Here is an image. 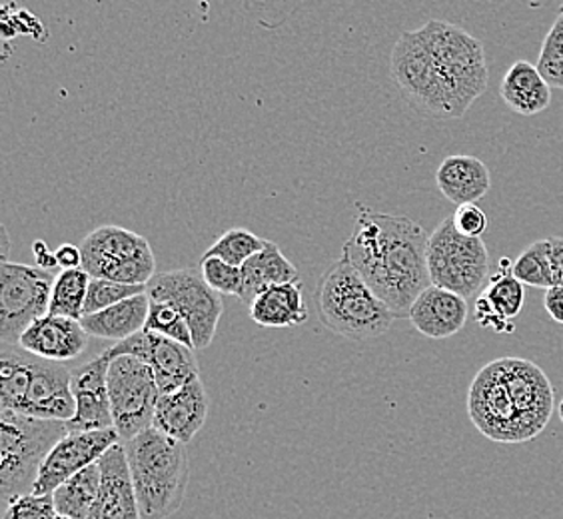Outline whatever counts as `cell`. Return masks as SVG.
<instances>
[{"instance_id": "1", "label": "cell", "mask_w": 563, "mask_h": 519, "mask_svg": "<svg viewBox=\"0 0 563 519\" xmlns=\"http://www.w3.org/2000/svg\"><path fill=\"white\" fill-rule=\"evenodd\" d=\"M428 239L412 218L360 206L356 232L344 242L342 258L362 274L396 318H408L418 296L432 286Z\"/></svg>"}, {"instance_id": "2", "label": "cell", "mask_w": 563, "mask_h": 519, "mask_svg": "<svg viewBox=\"0 0 563 519\" xmlns=\"http://www.w3.org/2000/svg\"><path fill=\"white\" fill-rule=\"evenodd\" d=\"M0 408L38 420L70 422L76 413L73 369L2 342Z\"/></svg>"}, {"instance_id": "3", "label": "cell", "mask_w": 563, "mask_h": 519, "mask_svg": "<svg viewBox=\"0 0 563 519\" xmlns=\"http://www.w3.org/2000/svg\"><path fill=\"white\" fill-rule=\"evenodd\" d=\"M142 519H166L183 508L190 465L186 444L148 428L124 442Z\"/></svg>"}, {"instance_id": "4", "label": "cell", "mask_w": 563, "mask_h": 519, "mask_svg": "<svg viewBox=\"0 0 563 519\" xmlns=\"http://www.w3.org/2000/svg\"><path fill=\"white\" fill-rule=\"evenodd\" d=\"M316 303L322 324L346 340L364 342L386 334L396 314L382 302L362 274L340 258L316 286Z\"/></svg>"}, {"instance_id": "5", "label": "cell", "mask_w": 563, "mask_h": 519, "mask_svg": "<svg viewBox=\"0 0 563 519\" xmlns=\"http://www.w3.org/2000/svg\"><path fill=\"white\" fill-rule=\"evenodd\" d=\"M68 433L66 422L0 411V498L33 494L46 455Z\"/></svg>"}, {"instance_id": "6", "label": "cell", "mask_w": 563, "mask_h": 519, "mask_svg": "<svg viewBox=\"0 0 563 519\" xmlns=\"http://www.w3.org/2000/svg\"><path fill=\"white\" fill-rule=\"evenodd\" d=\"M418 33L444 75L454 97L457 117L462 119L488 88L489 73L484 44L452 22L428 21L422 29H418Z\"/></svg>"}, {"instance_id": "7", "label": "cell", "mask_w": 563, "mask_h": 519, "mask_svg": "<svg viewBox=\"0 0 563 519\" xmlns=\"http://www.w3.org/2000/svg\"><path fill=\"white\" fill-rule=\"evenodd\" d=\"M428 270L433 286L470 300L488 286L492 276L488 246L482 239L460 234L452 217L444 218L428 239Z\"/></svg>"}, {"instance_id": "8", "label": "cell", "mask_w": 563, "mask_h": 519, "mask_svg": "<svg viewBox=\"0 0 563 519\" xmlns=\"http://www.w3.org/2000/svg\"><path fill=\"white\" fill-rule=\"evenodd\" d=\"M80 252L90 278L146 286L158 274L151 242L126 228L98 227L80 242Z\"/></svg>"}, {"instance_id": "9", "label": "cell", "mask_w": 563, "mask_h": 519, "mask_svg": "<svg viewBox=\"0 0 563 519\" xmlns=\"http://www.w3.org/2000/svg\"><path fill=\"white\" fill-rule=\"evenodd\" d=\"M390 70L394 82L412 107L438 119H460L444 75L418 31L401 34L394 44Z\"/></svg>"}, {"instance_id": "10", "label": "cell", "mask_w": 563, "mask_h": 519, "mask_svg": "<svg viewBox=\"0 0 563 519\" xmlns=\"http://www.w3.org/2000/svg\"><path fill=\"white\" fill-rule=\"evenodd\" d=\"M146 294L151 300L170 303L185 316L196 350H205L212 344L220 318L224 314V302L222 296L208 286L202 272L195 268L158 272L146 284Z\"/></svg>"}, {"instance_id": "11", "label": "cell", "mask_w": 563, "mask_h": 519, "mask_svg": "<svg viewBox=\"0 0 563 519\" xmlns=\"http://www.w3.org/2000/svg\"><path fill=\"white\" fill-rule=\"evenodd\" d=\"M109 396L114 430L124 444L152 428L163 391L148 364L139 357L119 356L110 362Z\"/></svg>"}, {"instance_id": "12", "label": "cell", "mask_w": 563, "mask_h": 519, "mask_svg": "<svg viewBox=\"0 0 563 519\" xmlns=\"http://www.w3.org/2000/svg\"><path fill=\"white\" fill-rule=\"evenodd\" d=\"M55 272L38 266L2 262L0 266V340L19 344L22 332L34 320L48 314Z\"/></svg>"}, {"instance_id": "13", "label": "cell", "mask_w": 563, "mask_h": 519, "mask_svg": "<svg viewBox=\"0 0 563 519\" xmlns=\"http://www.w3.org/2000/svg\"><path fill=\"white\" fill-rule=\"evenodd\" d=\"M467 413L477 432L492 442L521 444L530 440L518 401L501 368V360H494L477 372L467 391Z\"/></svg>"}, {"instance_id": "14", "label": "cell", "mask_w": 563, "mask_h": 519, "mask_svg": "<svg viewBox=\"0 0 563 519\" xmlns=\"http://www.w3.org/2000/svg\"><path fill=\"white\" fill-rule=\"evenodd\" d=\"M107 354L112 360L119 356H134L148 364L163 394L180 388L186 382L200 376L192 347L148 330H142L129 340L107 347Z\"/></svg>"}, {"instance_id": "15", "label": "cell", "mask_w": 563, "mask_h": 519, "mask_svg": "<svg viewBox=\"0 0 563 519\" xmlns=\"http://www.w3.org/2000/svg\"><path fill=\"white\" fill-rule=\"evenodd\" d=\"M117 444H120V435L114 428L66 433L53 448V452L46 455L33 494L53 496L56 487L63 486L66 479L76 476L78 472L87 470L88 465L97 464Z\"/></svg>"}, {"instance_id": "16", "label": "cell", "mask_w": 563, "mask_h": 519, "mask_svg": "<svg viewBox=\"0 0 563 519\" xmlns=\"http://www.w3.org/2000/svg\"><path fill=\"white\" fill-rule=\"evenodd\" d=\"M112 357L107 350L100 356L73 369V394L76 413L68 432H92L114 428L109 396V368Z\"/></svg>"}, {"instance_id": "17", "label": "cell", "mask_w": 563, "mask_h": 519, "mask_svg": "<svg viewBox=\"0 0 563 519\" xmlns=\"http://www.w3.org/2000/svg\"><path fill=\"white\" fill-rule=\"evenodd\" d=\"M208 406L210 400H208L207 388L198 376L186 382L185 386L161 396L154 411L152 428L173 440L188 444L196 433L205 428Z\"/></svg>"}, {"instance_id": "18", "label": "cell", "mask_w": 563, "mask_h": 519, "mask_svg": "<svg viewBox=\"0 0 563 519\" xmlns=\"http://www.w3.org/2000/svg\"><path fill=\"white\" fill-rule=\"evenodd\" d=\"M98 465L100 489L95 509L88 519H142L124 444L120 442L112 445L98 460Z\"/></svg>"}, {"instance_id": "19", "label": "cell", "mask_w": 563, "mask_h": 519, "mask_svg": "<svg viewBox=\"0 0 563 519\" xmlns=\"http://www.w3.org/2000/svg\"><path fill=\"white\" fill-rule=\"evenodd\" d=\"M88 338L90 335L80 324V320L46 314L34 320L33 324L22 332L16 346L31 352L34 356L65 364L68 360H76L87 350Z\"/></svg>"}, {"instance_id": "20", "label": "cell", "mask_w": 563, "mask_h": 519, "mask_svg": "<svg viewBox=\"0 0 563 519\" xmlns=\"http://www.w3.org/2000/svg\"><path fill=\"white\" fill-rule=\"evenodd\" d=\"M467 312L466 298L432 284L418 296L408 320L426 338L445 340L462 332L467 322Z\"/></svg>"}, {"instance_id": "21", "label": "cell", "mask_w": 563, "mask_h": 519, "mask_svg": "<svg viewBox=\"0 0 563 519\" xmlns=\"http://www.w3.org/2000/svg\"><path fill=\"white\" fill-rule=\"evenodd\" d=\"M435 185L452 205H477L492 188L488 166L476 156H448L435 170Z\"/></svg>"}, {"instance_id": "22", "label": "cell", "mask_w": 563, "mask_h": 519, "mask_svg": "<svg viewBox=\"0 0 563 519\" xmlns=\"http://www.w3.org/2000/svg\"><path fill=\"white\" fill-rule=\"evenodd\" d=\"M148 312H151V296L142 292L124 302L114 303L97 314L82 316L80 324L87 330L88 335L122 342L146 328Z\"/></svg>"}, {"instance_id": "23", "label": "cell", "mask_w": 563, "mask_h": 519, "mask_svg": "<svg viewBox=\"0 0 563 519\" xmlns=\"http://www.w3.org/2000/svg\"><path fill=\"white\" fill-rule=\"evenodd\" d=\"M499 97L509 109L521 117L540 114L552 104V87L543 78L538 66L518 60L509 66L499 87Z\"/></svg>"}, {"instance_id": "24", "label": "cell", "mask_w": 563, "mask_h": 519, "mask_svg": "<svg viewBox=\"0 0 563 519\" xmlns=\"http://www.w3.org/2000/svg\"><path fill=\"white\" fill-rule=\"evenodd\" d=\"M252 322L262 328H294L308 322V306L303 302L300 280L272 286L250 303Z\"/></svg>"}, {"instance_id": "25", "label": "cell", "mask_w": 563, "mask_h": 519, "mask_svg": "<svg viewBox=\"0 0 563 519\" xmlns=\"http://www.w3.org/2000/svg\"><path fill=\"white\" fill-rule=\"evenodd\" d=\"M242 280L244 286L240 300L250 306L272 286L298 280V270L292 262L282 254L276 242L266 240V246L242 266Z\"/></svg>"}, {"instance_id": "26", "label": "cell", "mask_w": 563, "mask_h": 519, "mask_svg": "<svg viewBox=\"0 0 563 519\" xmlns=\"http://www.w3.org/2000/svg\"><path fill=\"white\" fill-rule=\"evenodd\" d=\"M98 489H100V465H88L87 470L78 472L76 476L66 479L63 486L53 492L56 514L68 519H88L95 504H97Z\"/></svg>"}, {"instance_id": "27", "label": "cell", "mask_w": 563, "mask_h": 519, "mask_svg": "<svg viewBox=\"0 0 563 519\" xmlns=\"http://www.w3.org/2000/svg\"><path fill=\"white\" fill-rule=\"evenodd\" d=\"M482 296L506 320H514L521 314L526 303V286L514 276L511 260H499L498 270L489 276L488 286L484 288Z\"/></svg>"}, {"instance_id": "28", "label": "cell", "mask_w": 563, "mask_h": 519, "mask_svg": "<svg viewBox=\"0 0 563 519\" xmlns=\"http://www.w3.org/2000/svg\"><path fill=\"white\" fill-rule=\"evenodd\" d=\"M88 284H90V274L85 268L58 272L55 286H53V294H51L48 314L82 320L85 303H87Z\"/></svg>"}, {"instance_id": "29", "label": "cell", "mask_w": 563, "mask_h": 519, "mask_svg": "<svg viewBox=\"0 0 563 519\" xmlns=\"http://www.w3.org/2000/svg\"><path fill=\"white\" fill-rule=\"evenodd\" d=\"M514 276L523 286H533V288H543V290L555 286L550 239L538 240L521 252L520 258L514 262Z\"/></svg>"}, {"instance_id": "30", "label": "cell", "mask_w": 563, "mask_h": 519, "mask_svg": "<svg viewBox=\"0 0 563 519\" xmlns=\"http://www.w3.org/2000/svg\"><path fill=\"white\" fill-rule=\"evenodd\" d=\"M266 246V240L246 228H232L202 254V258H220L232 266H244L254 254Z\"/></svg>"}, {"instance_id": "31", "label": "cell", "mask_w": 563, "mask_h": 519, "mask_svg": "<svg viewBox=\"0 0 563 519\" xmlns=\"http://www.w3.org/2000/svg\"><path fill=\"white\" fill-rule=\"evenodd\" d=\"M144 330L154 332V334L166 335L174 342H180V344L196 350L190 325L186 322L185 316L180 314L170 303L151 300V312H148V320H146Z\"/></svg>"}, {"instance_id": "32", "label": "cell", "mask_w": 563, "mask_h": 519, "mask_svg": "<svg viewBox=\"0 0 563 519\" xmlns=\"http://www.w3.org/2000/svg\"><path fill=\"white\" fill-rule=\"evenodd\" d=\"M142 292H146V286H131V284H120V281L104 280V278H90L85 316L102 312L110 306L124 302Z\"/></svg>"}, {"instance_id": "33", "label": "cell", "mask_w": 563, "mask_h": 519, "mask_svg": "<svg viewBox=\"0 0 563 519\" xmlns=\"http://www.w3.org/2000/svg\"><path fill=\"white\" fill-rule=\"evenodd\" d=\"M536 66L550 87L563 88V9L543 41L540 60Z\"/></svg>"}, {"instance_id": "34", "label": "cell", "mask_w": 563, "mask_h": 519, "mask_svg": "<svg viewBox=\"0 0 563 519\" xmlns=\"http://www.w3.org/2000/svg\"><path fill=\"white\" fill-rule=\"evenodd\" d=\"M200 272L212 290L220 296H242V268L220 258H200Z\"/></svg>"}, {"instance_id": "35", "label": "cell", "mask_w": 563, "mask_h": 519, "mask_svg": "<svg viewBox=\"0 0 563 519\" xmlns=\"http://www.w3.org/2000/svg\"><path fill=\"white\" fill-rule=\"evenodd\" d=\"M55 501L53 496H38L26 494L19 496L7 504L2 519H56Z\"/></svg>"}, {"instance_id": "36", "label": "cell", "mask_w": 563, "mask_h": 519, "mask_svg": "<svg viewBox=\"0 0 563 519\" xmlns=\"http://www.w3.org/2000/svg\"><path fill=\"white\" fill-rule=\"evenodd\" d=\"M454 227L460 234L467 239H482V234L488 230L489 222L486 212L477 205L457 206L454 217Z\"/></svg>"}, {"instance_id": "37", "label": "cell", "mask_w": 563, "mask_h": 519, "mask_svg": "<svg viewBox=\"0 0 563 519\" xmlns=\"http://www.w3.org/2000/svg\"><path fill=\"white\" fill-rule=\"evenodd\" d=\"M476 322L486 328V330H494L496 334H511L514 332V324L511 320H506L489 306L488 300L479 294L476 298Z\"/></svg>"}, {"instance_id": "38", "label": "cell", "mask_w": 563, "mask_h": 519, "mask_svg": "<svg viewBox=\"0 0 563 519\" xmlns=\"http://www.w3.org/2000/svg\"><path fill=\"white\" fill-rule=\"evenodd\" d=\"M56 264L60 270H75L82 268V252L75 244H63L55 250Z\"/></svg>"}, {"instance_id": "39", "label": "cell", "mask_w": 563, "mask_h": 519, "mask_svg": "<svg viewBox=\"0 0 563 519\" xmlns=\"http://www.w3.org/2000/svg\"><path fill=\"white\" fill-rule=\"evenodd\" d=\"M543 308L553 322L563 325V286H552L545 290Z\"/></svg>"}, {"instance_id": "40", "label": "cell", "mask_w": 563, "mask_h": 519, "mask_svg": "<svg viewBox=\"0 0 563 519\" xmlns=\"http://www.w3.org/2000/svg\"><path fill=\"white\" fill-rule=\"evenodd\" d=\"M34 260H36V266L43 268V270L55 272L58 268L56 264L55 252H51L48 246L44 244L43 240H36L33 244Z\"/></svg>"}, {"instance_id": "41", "label": "cell", "mask_w": 563, "mask_h": 519, "mask_svg": "<svg viewBox=\"0 0 563 519\" xmlns=\"http://www.w3.org/2000/svg\"><path fill=\"white\" fill-rule=\"evenodd\" d=\"M550 246H552L553 281H555V286H562V281H563V239H560V236H552V239H550Z\"/></svg>"}, {"instance_id": "42", "label": "cell", "mask_w": 563, "mask_h": 519, "mask_svg": "<svg viewBox=\"0 0 563 519\" xmlns=\"http://www.w3.org/2000/svg\"><path fill=\"white\" fill-rule=\"evenodd\" d=\"M9 232L2 228V262H9Z\"/></svg>"}, {"instance_id": "43", "label": "cell", "mask_w": 563, "mask_h": 519, "mask_svg": "<svg viewBox=\"0 0 563 519\" xmlns=\"http://www.w3.org/2000/svg\"><path fill=\"white\" fill-rule=\"evenodd\" d=\"M560 418H562V423H563V400H562V404H560Z\"/></svg>"}, {"instance_id": "44", "label": "cell", "mask_w": 563, "mask_h": 519, "mask_svg": "<svg viewBox=\"0 0 563 519\" xmlns=\"http://www.w3.org/2000/svg\"><path fill=\"white\" fill-rule=\"evenodd\" d=\"M562 286H563V281H562Z\"/></svg>"}]
</instances>
